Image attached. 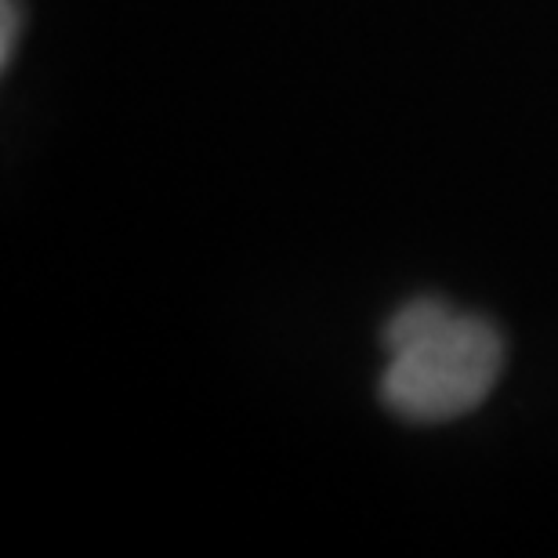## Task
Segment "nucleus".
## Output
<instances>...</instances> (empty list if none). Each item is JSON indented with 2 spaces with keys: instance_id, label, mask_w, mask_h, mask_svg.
<instances>
[{
  "instance_id": "nucleus-1",
  "label": "nucleus",
  "mask_w": 558,
  "mask_h": 558,
  "mask_svg": "<svg viewBox=\"0 0 558 558\" xmlns=\"http://www.w3.org/2000/svg\"><path fill=\"white\" fill-rule=\"evenodd\" d=\"M381 403L414 424H442L486 403L505 371V338L489 319L417 298L385 323Z\"/></svg>"
},
{
  "instance_id": "nucleus-2",
  "label": "nucleus",
  "mask_w": 558,
  "mask_h": 558,
  "mask_svg": "<svg viewBox=\"0 0 558 558\" xmlns=\"http://www.w3.org/2000/svg\"><path fill=\"white\" fill-rule=\"evenodd\" d=\"M19 29H22L19 0H4V26H0V62H4V65L11 62V54H15Z\"/></svg>"
}]
</instances>
